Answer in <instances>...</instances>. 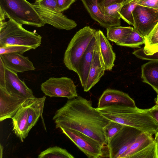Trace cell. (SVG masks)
Wrapping results in <instances>:
<instances>
[{
	"label": "cell",
	"mask_w": 158,
	"mask_h": 158,
	"mask_svg": "<svg viewBox=\"0 0 158 158\" xmlns=\"http://www.w3.org/2000/svg\"><path fill=\"white\" fill-rule=\"evenodd\" d=\"M53 120L56 128L79 131L108 147L103 129L110 121L92 106L91 101L79 96L69 99L56 111Z\"/></svg>",
	"instance_id": "cell-1"
},
{
	"label": "cell",
	"mask_w": 158,
	"mask_h": 158,
	"mask_svg": "<svg viewBox=\"0 0 158 158\" xmlns=\"http://www.w3.org/2000/svg\"><path fill=\"white\" fill-rule=\"evenodd\" d=\"M96 109L110 120L134 127L150 135L155 134L158 123L150 114L148 109L113 105Z\"/></svg>",
	"instance_id": "cell-2"
},
{
	"label": "cell",
	"mask_w": 158,
	"mask_h": 158,
	"mask_svg": "<svg viewBox=\"0 0 158 158\" xmlns=\"http://www.w3.org/2000/svg\"><path fill=\"white\" fill-rule=\"evenodd\" d=\"M42 39L40 35L26 30L11 18L0 21V47L17 45L35 49L40 45Z\"/></svg>",
	"instance_id": "cell-3"
},
{
	"label": "cell",
	"mask_w": 158,
	"mask_h": 158,
	"mask_svg": "<svg viewBox=\"0 0 158 158\" xmlns=\"http://www.w3.org/2000/svg\"><path fill=\"white\" fill-rule=\"evenodd\" d=\"M0 12L22 25L40 27L45 24L32 4L26 0H0Z\"/></svg>",
	"instance_id": "cell-4"
},
{
	"label": "cell",
	"mask_w": 158,
	"mask_h": 158,
	"mask_svg": "<svg viewBox=\"0 0 158 158\" xmlns=\"http://www.w3.org/2000/svg\"><path fill=\"white\" fill-rule=\"evenodd\" d=\"M97 31L86 26L77 31L69 43L63 61L69 70L77 73L80 60Z\"/></svg>",
	"instance_id": "cell-5"
},
{
	"label": "cell",
	"mask_w": 158,
	"mask_h": 158,
	"mask_svg": "<svg viewBox=\"0 0 158 158\" xmlns=\"http://www.w3.org/2000/svg\"><path fill=\"white\" fill-rule=\"evenodd\" d=\"M32 4L45 24L67 30L76 27L75 22L57 10V0H36Z\"/></svg>",
	"instance_id": "cell-6"
},
{
	"label": "cell",
	"mask_w": 158,
	"mask_h": 158,
	"mask_svg": "<svg viewBox=\"0 0 158 158\" xmlns=\"http://www.w3.org/2000/svg\"><path fill=\"white\" fill-rule=\"evenodd\" d=\"M60 129L88 158L109 157L107 147L102 146L93 139L79 131L62 127Z\"/></svg>",
	"instance_id": "cell-7"
},
{
	"label": "cell",
	"mask_w": 158,
	"mask_h": 158,
	"mask_svg": "<svg viewBox=\"0 0 158 158\" xmlns=\"http://www.w3.org/2000/svg\"><path fill=\"white\" fill-rule=\"evenodd\" d=\"M0 87L9 94L21 98L28 99L35 97L24 81L19 78L17 73L5 67L1 59Z\"/></svg>",
	"instance_id": "cell-8"
},
{
	"label": "cell",
	"mask_w": 158,
	"mask_h": 158,
	"mask_svg": "<svg viewBox=\"0 0 158 158\" xmlns=\"http://www.w3.org/2000/svg\"><path fill=\"white\" fill-rule=\"evenodd\" d=\"M142 132L134 127L124 125L108 143L110 158H119Z\"/></svg>",
	"instance_id": "cell-9"
},
{
	"label": "cell",
	"mask_w": 158,
	"mask_h": 158,
	"mask_svg": "<svg viewBox=\"0 0 158 158\" xmlns=\"http://www.w3.org/2000/svg\"><path fill=\"white\" fill-rule=\"evenodd\" d=\"M41 89L50 97H65L69 99L78 96L73 81L67 77H50L42 83Z\"/></svg>",
	"instance_id": "cell-10"
},
{
	"label": "cell",
	"mask_w": 158,
	"mask_h": 158,
	"mask_svg": "<svg viewBox=\"0 0 158 158\" xmlns=\"http://www.w3.org/2000/svg\"><path fill=\"white\" fill-rule=\"evenodd\" d=\"M134 29L145 37L158 23V10L137 5L132 11Z\"/></svg>",
	"instance_id": "cell-11"
},
{
	"label": "cell",
	"mask_w": 158,
	"mask_h": 158,
	"mask_svg": "<svg viewBox=\"0 0 158 158\" xmlns=\"http://www.w3.org/2000/svg\"><path fill=\"white\" fill-rule=\"evenodd\" d=\"M26 99L10 94L0 87V121L11 118Z\"/></svg>",
	"instance_id": "cell-12"
},
{
	"label": "cell",
	"mask_w": 158,
	"mask_h": 158,
	"mask_svg": "<svg viewBox=\"0 0 158 158\" xmlns=\"http://www.w3.org/2000/svg\"><path fill=\"white\" fill-rule=\"evenodd\" d=\"M103 0H81L91 17L100 25L106 28L120 25V19L105 15L100 6Z\"/></svg>",
	"instance_id": "cell-13"
},
{
	"label": "cell",
	"mask_w": 158,
	"mask_h": 158,
	"mask_svg": "<svg viewBox=\"0 0 158 158\" xmlns=\"http://www.w3.org/2000/svg\"><path fill=\"white\" fill-rule=\"evenodd\" d=\"M30 98L26 99L11 118L13 131L22 142H23L29 132L28 120Z\"/></svg>",
	"instance_id": "cell-14"
},
{
	"label": "cell",
	"mask_w": 158,
	"mask_h": 158,
	"mask_svg": "<svg viewBox=\"0 0 158 158\" xmlns=\"http://www.w3.org/2000/svg\"><path fill=\"white\" fill-rule=\"evenodd\" d=\"M5 67L17 73L25 71L34 70L33 63L28 57L18 53H9L0 55Z\"/></svg>",
	"instance_id": "cell-15"
},
{
	"label": "cell",
	"mask_w": 158,
	"mask_h": 158,
	"mask_svg": "<svg viewBox=\"0 0 158 158\" xmlns=\"http://www.w3.org/2000/svg\"><path fill=\"white\" fill-rule=\"evenodd\" d=\"M113 105L136 106L134 100L127 94L118 90L107 89L103 92L99 98L98 107Z\"/></svg>",
	"instance_id": "cell-16"
},
{
	"label": "cell",
	"mask_w": 158,
	"mask_h": 158,
	"mask_svg": "<svg viewBox=\"0 0 158 158\" xmlns=\"http://www.w3.org/2000/svg\"><path fill=\"white\" fill-rule=\"evenodd\" d=\"M105 70V67L100 53L97 40V45L94 54L87 81L83 88L84 91L86 92L89 91L98 82L104 75Z\"/></svg>",
	"instance_id": "cell-17"
},
{
	"label": "cell",
	"mask_w": 158,
	"mask_h": 158,
	"mask_svg": "<svg viewBox=\"0 0 158 158\" xmlns=\"http://www.w3.org/2000/svg\"><path fill=\"white\" fill-rule=\"evenodd\" d=\"M97 43V38L96 33L80 61L77 73L79 76L83 88L84 87L87 81Z\"/></svg>",
	"instance_id": "cell-18"
},
{
	"label": "cell",
	"mask_w": 158,
	"mask_h": 158,
	"mask_svg": "<svg viewBox=\"0 0 158 158\" xmlns=\"http://www.w3.org/2000/svg\"><path fill=\"white\" fill-rule=\"evenodd\" d=\"M98 42L100 53L104 62L106 70L111 71L114 66L116 55L113 51L111 45L100 30L97 31Z\"/></svg>",
	"instance_id": "cell-19"
},
{
	"label": "cell",
	"mask_w": 158,
	"mask_h": 158,
	"mask_svg": "<svg viewBox=\"0 0 158 158\" xmlns=\"http://www.w3.org/2000/svg\"><path fill=\"white\" fill-rule=\"evenodd\" d=\"M143 82L150 85L158 94V60H150L141 67Z\"/></svg>",
	"instance_id": "cell-20"
},
{
	"label": "cell",
	"mask_w": 158,
	"mask_h": 158,
	"mask_svg": "<svg viewBox=\"0 0 158 158\" xmlns=\"http://www.w3.org/2000/svg\"><path fill=\"white\" fill-rule=\"evenodd\" d=\"M46 97L30 98L28 120L29 132L36 124L40 117L42 118V114Z\"/></svg>",
	"instance_id": "cell-21"
},
{
	"label": "cell",
	"mask_w": 158,
	"mask_h": 158,
	"mask_svg": "<svg viewBox=\"0 0 158 158\" xmlns=\"http://www.w3.org/2000/svg\"><path fill=\"white\" fill-rule=\"evenodd\" d=\"M152 136L141 132L130 147L119 158H131V156L154 141Z\"/></svg>",
	"instance_id": "cell-22"
},
{
	"label": "cell",
	"mask_w": 158,
	"mask_h": 158,
	"mask_svg": "<svg viewBox=\"0 0 158 158\" xmlns=\"http://www.w3.org/2000/svg\"><path fill=\"white\" fill-rule=\"evenodd\" d=\"M107 38L117 44L129 35L134 28L131 27L114 26L106 28Z\"/></svg>",
	"instance_id": "cell-23"
},
{
	"label": "cell",
	"mask_w": 158,
	"mask_h": 158,
	"mask_svg": "<svg viewBox=\"0 0 158 158\" xmlns=\"http://www.w3.org/2000/svg\"><path fill=\"white\" fill-rule=\"evenodd\" d=\"M144 38V46L143 48L144 53L147 55H152L158 52V23Z\"/></svg>",
	"instance_id": "cell-24"
},
{
	"label": "cell",
	"mask_w": 158,
	"mask_h": 158,
	"mask_svg": "<svg viewBox=\"0 0 158 158\" xmlns=\"http://www.w3.org/2000/svg\"><path fill=\"white\" fill-rule=\"evenodd\" d=\"M38 158H74L65 149L56 146L49 147L41 152Z\"/></svg>",
	"instance_id": "cell-25"
},
{
	"label": "cell",
	"mask_w": 158,
	"mask_h": 158,
	"mask_svg": "<svg viewBox=\"0 0 158 158\" xmlns=\"http://www.w3.org/2000/svg\"><path fill=\"white\" fill-rule=\"evenodd\" d=\"M145 38L134 29L130 34L117 45L134 48H140V45L144 44Z\"/></svg>",
	"instance_id": "cell-26"
},
{
	"label": "cell",
	"mask_w": 158,
	"mask_h": 158,
	"mask_svg": "<svg viewBox=\"0 0 158 158\" xmlns=\"http://www.w3.org/2000/svg\"><path fill=\"white\" fill-rule=\"evenodd\" d=\"M131 158H158L157 143L154 141L133 155Z\"/></svg>",
	"instance_id": "cell-27"
},
{
	"label": "cell",
	"mask_w": 158,
	"mask_h": 158,
	"mask_svg": "<svg viewBox=\"0 0 158 158\" xmlns=\"http://www.w3.org/2000/svg\"><path fill=\"white\" fill-rule=\"evenodd\" d=\"M137 5L136 0L123 4L120 11L121 18L129 25H133L132 11Z\"/></svg>",
	"instance_id": "cell-28"
},
{
	"label": "cell",
	"mask_w": 158,
	"mask_h": 158,
	"mask_svg": "<svg viewBox=\"0 0 158 158\" xmlns=\"http://www.w3.org/2000/svg\"><path fill=\"white\" fill-rule=\"evenodd\" d=\"M124 125L115 122L110 121L103 128V131L107 143L120 131Z\"/></svg>",
	"instance_id": "cell-29"
},
{
	"label": "cell",
	"mask_w": 158,
	"mask_h": 158,
	"mask_svg": "<svg viewBox=\"0 0 158 158\" xmlns=\"http://www.w3.org/2000/svg\"><path fill=\"white\" fill-rule=\"evenodd\" d=\"M123 5L122 4H113L104 7L102 10L106 16L120 19V11Z\"/></svg>",
	"instance_id": "cell-30"
},
{
	"label": "cell",
	"mask_w": 158,
	"mask_h": 158,
	"mask_svg": "<svg viewBox=\"0 0 158 158\" xmlns=\"http://www.w3.org/2000/svg\"><path fill=\"white\" fill-rule=\"evenodd\" d=\"M32 48L30 47L17 45H10L0 47V55L9 53H18L23 55Z\"/></svg>",
	"instance_id": "cell-31"
},
{
	"label": "cell",
	"mask_w": 158,
	"mask_h": 158,
	"mask_svg": "<svg viewBox=\"0 0 158 158\" xmlns=\"http://www.w3.org/2000/svg\"><path fill=\"white\" fill-rule=\"evenodd\" d=\"M132 54L138 58L149 60H158V52L152 55H147L144 52L143 48L135 50Z\"/></svg>",
	"instance_id": "cell-32"
},
{
	"label": "cell",
	"mask_w": 158,
	"mask_h": 158,
	"mask_svg": "<svg viewBox=\"0 0 158 158\" xmlns=\"http://www.w3.org/2000/svg\"><path fill=\"white\" fill-rule=\"evenodd\" d=\"M75 0H57V10L62 12L68 9Z\"/></svg>",
	"instance_id": "cell-33"
},
{
	"label": "cell",
	"mask_w": 158,
	"mask_h": 158,
	"mask_svg": "<svg viewBox=\"0 0 158 158\" xmlns=\"http://www.w3.org/2000/svg\"><path fill=\"white\" fill-rule=\"evenodd\" d=\"M137 5L158 10V0H136Z\"/></svg>",
	"instance_id": "cell-34"
},
{
	"label": "cell",
	"mask_w": 158,
	"mask_h": 158,
	"mask_svg": "<svg viewBox=\"0 0 158 158\" xmlns=\"http://www.w3.org/2000/svg\"><path fill=\"white\" fill-rule=\"evenodd\" d=\"M127 0H103L100 3V6L102 10L104 7L107 6L114 3L123 4Z\"/></svg>",
	"instance_id": "cell-35"
},
{
	"label": "cell",
	"mask_w": 158,
	"mask_h": 158,
	"mask_svg": "<svg viewBox=\"0 0 158 158\" xmlns=\"http://www.w3.org/2000/svg\"><path fill=\"white\" fill-rule=\"evenodd\" d=\"M150 115L158 123V105L156 104L153 106L148 109Z\"/></svg>",
	"instance_id": "cell-36"
},
{
	"label": "cell",
	"mask_w": 158,
	"mask_h": 158,
	"mask_svg": "<svg viewBox=\"0 0 158 158\" xmlns=\"http://www.w3.org/2000/svg\"><path fill=\"white\" fill-rule=\"evenodd\" d=\"M154 141L158 144V128L155 134V137L154 139Z\"/></svg>",
	"instance_id": "cell-37"
},
{
	"label": "cell",
	"mask_w": 158,
	"mask_h": 158,
	"mask_svg": "<svg viewBox=\"0 0 158 158\" xmlns=\"http://www.w3.org/2000/svg\"><path fill=\"white\" fill-rule=\"evenodd\" d=\"M0 158H2V152H3V146L1 145V144H0Z\"/></svg>",
	"instance_id": "cell-38"
},
{
	"label": "cell",
	"mask_w": 158,
	"mask_h": 158,
	"mask_svg": "<svg viewBox=\"0 0 158 158\" xmlns=\"http://www.w3.org/2000/svg\"><path fill=\"white\" fill-rule=\"evenodd\" d=\"M155 100L156 104L158 105V94L157 95V97L155 98Z\"/></svg>",
	"instance_id": "cell-39"
},
{
	"label": "cell",
	"mask_w": 158,
	"mask_h": 158,
	"mask_svg": "<svg viewBox=\"0 0 158 158\" xmlns=\"http://www.w3.org/2000/svg\"><path fill=\"white\" fill-rule=\"evenodd\" d=\"M134 0H127L126 2H125L123 4H126L127 3H128L130 2H131V1H134Z\"/></svg>",
	"instance_id": "cell-40"
},
{
	"label": "cell",
	"mask_w": 158,
	"mask_h": 158,
	"mask_svg": "<svg viewBox=\"0 0 158 158\" xmlns=\"http://www.w3.org/2000/svg\"></svg>",
	"instance_id": "cell-41"
}]
</instances>
